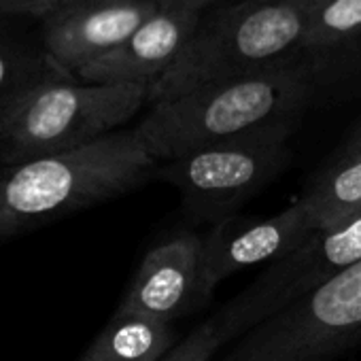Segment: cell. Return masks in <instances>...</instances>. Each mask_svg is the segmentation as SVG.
Returning a JSON list of instances; mask_svg holds the SVG:
<instances>
[{
  "label": "cell",
  "instance_id": "obj_1",
  "mask_svg": "<svg viewBox=\"0 0 361 361\" xmlns=\"http://www.w3.org/2000/svg\"><path fill=\"white\" fill-rule=\"evenodd\" d=\"M314 83L312 66L300 56L262 73L209 83L151 104L134 130L157 161H172L276 126H295Z\"/></svg>",
  "mask_w": 361,
  "mask_h": 361
},
{
  "label": "cell",
  "instance_id": "obj_2",
  "mask_svg": "<svg viewBox=\"0 0 361 361\" xmlns=\"http://www.w3.org/2000/svg\"><path fill=\"white\" fill-rule=\"evenodd\" d=\"M159 161L136 130L0 170V240L138 190Z\"/></svg>",
  "mask_w": 361,
  "mask_h": 361
},
{
  "label": "cell",
  "instance_id": "obj_3",
  "mask_svg": "<svg viewBox=\"0 0 361 361\" xmlns=\"http://www.w3.org/2000/svg\"><path fill=\"white\" fill-rule=\"evenodd\" d=\"M321 0H243L200 20L176 62L149 85L147 104L202 85L262 73L300 58V43Z\"/></svg>",
  "mask_w": 361,
  "mask_h": 361
},
{
  "label": "cell",
  "instance_id": "obj_4",
  "mask_svg": "<svg viewBox=\"0 0 361 361\" xmlns=\"http://www.w3.org/2000/svg\"><path fill=\"white\" fill-rule=\"evenodd\" d=\"M147 98L149 85L142 83L43 79L0 117V166H20L113 134L140 113Z\"/></svg>",
  "mask_w": 361,
  "mask_h": 361
},
{
  "label": "cell",
  "instance_id": "obj_5",
  "mask_svg": "<svg viewBox=\"0 0 361 361\" xmlns=\"http://www.w3.org/2000/svg\"><path fill=\"white\" fill-rule=\"evenodd\" d=\"M293 123L276 126L249 138L194 151L159 166L157 176L170 183L183 202L188 219L221 224L255 198L291 159L287 138Z\"/></svg>",
  "mask_w": 361,
  "mask_h": 361
},
{
  "label": "cell",
  "instance_id": "obj_6",
  "mask_svg": "<svg viewBox=\"0 0 361 361\" xmlns=\"http://www.w3.org/2000/svg\"><path fill=\"white\" fill-rule=\"evenodd\" d=\"M361 342V262L245 334L219 361H329Z\"/></svg>",
  "mask_w": 361,
  "mask_h": 361
},
{
  "label": "cell",
  "instance_id": "obj_7",
  "mask_svg": "<svg viewBox=\"0 0 361 361\" xmlns=\"http://www.w3.org/2000/svg\"><path fill=\"white\" fill-rule=\"evenodd\" d=\"M357 262H361V217L346 228L314 232L300 249L270 264L262 276L234 295L215 321L228 340L243 338Z\"/></svg>",
  "mask_w": 361,
  "mask_h": 361
},
{
  "label": "cell",
  "instance_id": "obj_8",
  "mask_svg": "<svg viewBox=\"0 0 361 361\" xmlns=\"http://www.w3.org/2000/svg\"><path fill=\"white\" fill-rule=\"evenodd\" d=\"M157 9L153 0H62L45 24V60L62 77L77 79Z\"/></svg>",
  "mask_w": 361,
  "mask_h": 361
},
{
  "label": "cell",
  "instance_id": "obj_9",
  "mask_svg": "<svg viewBox=\"0 0 361 361\" xmlns=\"http://www.w3.org/2000/svg\"><path fill=\"white\" fill-rule=\"evenodd\" d=\"M213 291L202 259V236L178 234L142 257L119 308L172 323L204 308Z\"/></svg>",
  "mask_w": 361,
  "mask_h": 361
},
{
  "label": "cell",
  "instance_id": "obj_10",
  "mask_svg": "<svg viewBox=\"0 0 361 361\" xmlns=\"http://www.w3.org/2000/svg\"><path fill=\"white\" fill-rule=\"evenodd\" d=\"M314 232L317 226L302 198L266 219L236 215L215 224L202 236L207 279L217 287L238 270L266 262H281L300 249Z\"/></svg>",
  "mask_w": 361,
  "mask_h": 361
},
{
  "label": "cell",
  "instance_id": "obj_11",
  "mask_svg": "<svg viewBox=\"0 0 361 361\" xmlns=\"http://www.w3.org/2000/svg\"><path fill=\"white\" fill-rule=\"evenodd\" d=\"M200 20V13L157 9L121 45L83 66L77 79L83 83L153 85L185 49Z\"/></svg>",
  "mask_w": 361,
  "mask_h": 361
},
{
  "label": "cell",
  "instance_id": "obj_12",
  "mask_svg": "<svg viewBox=\"0 0 361 361\" xmlns=\"http://www.w3.org/2000/svg\"><path fill=\"white\" fill-rule=\"evenodd\" d=\"M317 232L346 228L361 217V151H340L300 196Z\"/></svg>",
  "mask_w": 361,
  "mask_h": 361
},
{
  "label": "cell",
  "instance_id": "obj_13",
  "mask_svg": "<svg viewBox=\"0 0 361 361\" xmlns=\"http://www.w3.org/2000/svg\"><path fill=\"white\" fill-rule=\"evenodd\" d=\"M174 346L172 323L117 308L79 361H161Z\"/></svg>",
  "mask_w": 361,
  "mask_h": 361
},
{
  "label": "cell",
  "instance_id": "obj_14",
  "mask_svg": "<svg viewBox=\"0 0 361 361\" xmlns=\"http://www.w3.org/2000/svg\"><path fill=\"white\" fill-rule=\"evenodd\" d=\"M361 39V0H321L300 43V56L314 58L340 51Z\"/></svg>",
  "mask_w": 361,
  "mask_h": 361
},
{
  "label": "cell",
  "instance_id": "obj_15",
  "mask_svg": "<svg viewBox=\"0 0 361 361\" xmlns=\"http://www.w3.org/2000/svg\"><path fill=\"white\" fill-rule=\"evenodd\" d=\"M49 77H62V75L56 73L49 64L35 66L30 62H24L11 49L0 45V117H3V113L22 92Z\"/></svg>",
  "mask_w": 361,
  "mask_h": 361
},
{
  "label": "cell",
  "instance_id": "obj_16",
  "mask_svg": "<svg viewBox=\"0 0 361 361\" xmlns=\"http://www.w3.org/2000/svg\"><path fill=\"white\" fill-rule=\"evenodd\" d=\"M230 342L224 327L211 317L209 321L200 323L188 338L176 342V346L161 359V361H213L217 350Z\"/></svg>",
  "mask_w": 361,
  "mask_h": 361
},
{
  "label": "cell",
  "instance_id": "obj_17",
  "mask_svg": "<svg viewBox=\"0 0 361 361\" xmlns=\"http://www.w3.org/2000/svg\"><path fill=\"white\" fill-rule=\"evenodd\" d=\"M62 0H0V16L7 18H39L47 20Z\"/></svg>",
  "mask_w": 361,
  "mask_h": 361
},
{
  "label": "cell",
  "instance_id": "obj_18",
  "mask_svg": "<svg viewBox=\"0 0 361 361\" xmlns=\"http://www.w3.org/2000/svg\"><path fill=\"white\" fill-rule=\"evenodd\" d=\"M153 3L159 9H174V11H190V13H200L204 16V11L219 3V0H153Z\"/></svg>",
  "mask_w": 361,
  "mask_h": 361
},
{
  "label": "cell",
  "instance_id": "obj_19",
  "mask_svg": "<svg viewBox=\"0 0 361 361\" xmlns=\"http://www.w3.org/2000/svg\"><path fill=\"white\" fill-rule=\"evenodd\" d=\"M340 151H361V121L353 128V132L348 134V138Z\"/></svg>",
  "mask_w": 361,
  "mask_h": 361
}]
</instances>
